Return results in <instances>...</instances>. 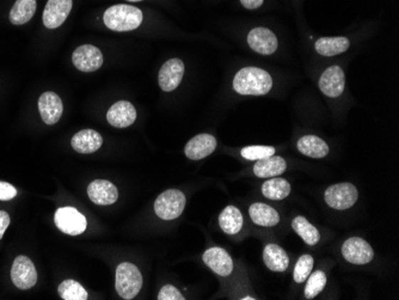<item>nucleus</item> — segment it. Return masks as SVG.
Wrapping results in <instances>:
<instances>
[{
	"label": "nucleus",
	"instance_id": "f257e3e1",
	"mask_svg": "<svg viewBox=\"0 0 399 300\" xmlns=\"http://www.w3.org/2000/svg\"><path fill=\"white\" fill-rule=\"evenodd\" d=\"M272 78L258 68H244L235 75L233 89L244 96H263L272 90Z\"/></svg>",
	"mask_w": 399,
	"mask_h": 300
},
{
	"label": "nucleus",
	"instance_id": "f03ea898",
	"mask_svg": "<svg viewBox=\"0 0 399 300\" xmlns=\"http://www.w3.org/2000/svg\"><path fill=\"white\" fill-rule=\"evenodd\" d=\"M142 12L133 5H112L105 12L103 21L108 29L114 31H131L142 26Z\"/></svg>",
	"mask_w": 399,
	"mask_h": 300
},
{
	"label": "nucleus",
	"instance_id": "7ed1b4c3",
	"mask_svg": "<svg viewBox=\"0 0 399 300\" xmlns=\"http://www.w3.org/2000/svg\"><path fill=\"white\" fill-rule=\"evenodd\" d=\"M142 287V275L138 267L131 262L119 264L116 269V292L122 299H134Z\"/></svg>",
	"mask_w": 399,
	"mask_h": 300
},
{
	"label": "nucleus",
	"instance_id": "20e7f679",
	"mask_svg": "<svg viewBox=\"0 0 399 300\" xmlns=\"http://www.w3.org/2000/svg\"><path fill=\"white\" fill-rule=\"evenodd\" d=\"M186 203V196L181 191L169 189L158 196L154 203V212L163 220H174L183 213Z\"/></svg>",
	"mask_w": 399,
	"mask_h": 300
},
{
	"label": "nucleus",
	"instance_id": "39448f33",
	"mask_svg": "<svg viewBox=\"0 0 399 300\" xmlns=\"http://www.w3.org/2000/svg\"><path fill=\"white\" fill-rule=\"evenodd\" d=\"M325 203L334 210H346L354 206L358 199V192L354 184L349 182L334 184L325 191Z\"/></svg>",
	"mask_w": 399,
	"mask_h": 300
},
{
	"label": "nucleus",
	"instance_id": "423d86ee",
	"mask_svg": "<svg viewBox=\"0 0 399 300\" xmlns=\"http://www.w3.org/2000/svg\"><path fill=\"white\" fill-rule=\"evenodd\" d=\"M55 225L70 236L82 235L87 227L86 218L73 207H61L55 212Z\"/></svg>",
	"mask_w": 399,
	"mask_h": 300
},
{
	"label": "nucleus",
	"instance_id": "0eeeda50",
	"mask_svg": "<svg viewBox=\"0 0 399 300\" xmlns=\"http://www.w3.org/2000/svg\"><path fill=\"white\" fill-rule=\"evenodd\" d=\"M342 255L348 262L356 266H363L373 259L374 252L365 240L360 237H351L342 245Z\"/></svg>",
	"mask_w": 399,
	"mask_h": 300
},
{
	"label": "nucleus",
	"instance_id": "6e6552de",
	"mask_svg": "<svg viewBox=\"0 0 399 300\" xmlns=\"http://www.w3.org/2000/svg\"><path fill=\"white\" fill-rule=\"evenodd\" d=\"M12 282L19 289H29L38 282V272L33 261L26 256L16 257L11 269Z\"/></svg>",
	"mask_w": 399,
	"mask_h": 300
},
{
	"label": "nucleus",
	"instance_id": "1a4fd4ad",
	"mask_svg": "<svg viewBox=\"0 0 399 300\" xmlns=\"http://www.w3.org/2000/svg\"><path fill=\"white\" fill-rule=\"evenodd\" d=\"M72 61L79 71L95 72L103 65V54L92 45H83L75 49L72 55Z\"/></svg>",
	"mask_w": 399,
	"mask_h": 300
},
{
	"label": "nucleus",
	"instance_id": "9d476101",
	"mask_svg": "<svg viewBox=\"0 0 399 300\" xmlns=\"http://www.w3.org/2000/svg\"><path fill=\"white\" fill-rule=\"evenodd\" d=\"M183 75H184V64L181 59L174 58L166 61L161 66L158 82L161 90L165 92H171L179 87V84L182 83Z\"/></svg>",
	"mask_w": 399,
	"mask_h": 300
},
{
	"label": "nucleus",
	"instance_id": "9b49d317",
	"mask_svg": "<svg viewBox=\"0 0 399 300\" xmlns=\"http://www.w3.org/2000/svg\"><path fill=\"white\" fill-rule=\"evenodd\" d=\"M72 0H48L43 11V24L48 29H56L64 24L71 14Z\"/></svg>",
	"mask_w": 399,
	"mask_h": 300
},
{
	"label": "nucleus",
	"instance_id": "f8f14e48",
	"mask_svg": "<svg viewBox=\"0 0 399 300\" xmlns=\"http://www.w3.org/2000/svg\"><path fill=\"white\" fill-rule=\"evenodd\" d=\"M346 87V77L340 66H331L326 68L319 79V89L328 97H339L344 94Z\"/></svg>",
	"mask_w": 399,
	"mask_h": 300
},
{
	"label": "nucleus",
	"instance_id": "ddd939ff",
	"mask_svg": "<svg viewBox=\"0 0 399 300\" xmlns=\"http://www.w3.org/2000/svg\"><path fill=\"white\" fill-rule=\"evenodd\" d=\"M38 110L43 122L48 126H52L58 124V121L63 117L64 105L61 98L55 92L47 91L38 98Z\"/></svg>",
	"mask_w": 399,
	"mask_h": 300
},
{
	"label": "nucleus",
	"instance_id": "4468645a",
	"mask_svg": "<svg viewBox=\"0 0 399 300\" xmlns=\"http://www.w3.org/2000/svg\"><path fill=\"white\" fill-rule=\"evenodd\" d=\"M248 43L250 48L262 55H272L279 47L275 34L267 28H255L248 35Z\"/></svg>",
	"mask_w": 399,
	"mask_h": 300
},
{
	"label": "nucleus",
	"instance_id": "2eb2a0df",
	"mask_svg": "<svg viewBox=\"0 0 399 300\" xmlns=\"http://www.w3.org/2000/svg\"><path fill=\"white\" fill-rule=\"evenodd\" d=\"M206 266L220 277H228L233 272V259L226 250L223 248L208 249L202 256Z\"/></svg>",
	"mask_w": 399,
	"mask_h": 300
},
{
	"label": "nucleus",
	"instance_id": "dca6fc26",
	"mask_svg": "<svg viewBox=\"0 0 399 300\" xmlns=\"http://www.w3.org/2000/svg\"><path fill=\"white\" fill-rule=\"evenodd\" d=\"M107 120L112 127H129L137 120V109L131 102H116L109 109L108 113H107Z\"/></svg>",
	"mask_w": 399,
	"mask_h": 300
},
{
	"label": "nucleus",
	"instance_id": "f3484780",
	"mask_svg": "<svg viewBox=\"0 0 399 300\" xmlns=\"http://www.w3.org/2000/svg\"><path fill=\"white\" fill-rule=\"evenodd\" d=\"M90 200L100 206H108L119 199V191L115 184L105 180H96L87 187Z\"/></svg>",
	"mask_w": 399,
	"mask_h": 300
},
{
	"label": "nucleus",
	"instance_id": "a211bd4d",
	"mask_svg": "<svg viewBox=\"0 0 399 300\" xmlns=\"http://www.w3.org/2000/svg\"><path fill=\"white\" fill-rule=\"evenodd\" d=\"M217 149V139L211 134H198L186 145L184 154L191 161H201Z\"/></svg>",
	"mask_w": 399,
	"mask_h": 300
},
{
	"label": "nucleus",
	"instance_id": "6ab92c4d",
	"mask_svg": "<svg viewBox=\"0 0 399 300\" xmlns=\"http://www.w3.org/2000/svg\"><path fill=\"white\" fill-rule=\"evenodd\" d=\"M102 144H103L102 135L94 129H83L73 135L71 140L73 150L83 154H94L101 149Z\"/></svg>",
	"mask_w": 399,
	"mask_h": 300
},
{
	"label": "nucleus",
	"instance_id": "aec40b11",
	"mask_svg": "<svg viewBox=\"0 0 399 300\" xmlns=\"http://www.w3.org/2000/svg\"><path fill=\"white\" fill-rule=\"evenodd\" d=\"M249 215L256 225L263 227H272L280 223L279 212L267 203H252L249 208Z\"/></svg>",
	"mask_w": 399,
	"mask_h": 300
},
{
	"label": "nucleus",
	"instance_id": "412c9836",
	"mask_svg": "<svg viewBox=\"0 0 399 300\" xmlns=\"http://www.w3.org/2000/svg\"><path fill=\"white\" fill-rule=\"evenodd\" d=\"M263 261L268 269L272 272L282 273L289 266V257L287 252L277 244H267L263 252Z\"/></svg>",
	"mask_w": 399,
	"mask_h": 300
},
{
	"label": "nucleus",
	"instance_id": "4be33fe9",
	"mask_svg": "<svg viewBox=\"0 0 399 300\" xmlns=\"http://www.w3.org/2000/svg\"><path fill=\"white\" fill-rule=\"evenodd\" d=\"M286 169H287V163L284 158L270 156L257 161L254 166V173L260 178H272V177L280 176Z\"/></svg>",
	"mask_w": 399,
	"mask_h": 300
},
{
	"label": "nucleus",
	"instance_id": "5701e85b",
	"mask_svg": "<svg viewBox=\"0 0 399 300\" xmlns=\"http://www.w3.org/2000/svg\"><path fill=\"white\" fill-rule=\"evenodd\" d=\"M297 147L300 154L314 159L326 157L329 154L328 144L316 135H304L298 140Z\"/></svg>",
	"mask_w": 399,
	"mask_h": 300
},
{
	"label": "nucleus",
	"instance_id": "b1692460",
	"mask_svg": "<svg viewBox=\"0 0 399 300\" xmlns=\"http://www.w3.org/2000/svg\"><path fill=\"white\" fill-rule=\"evenodd\" d=\"M349 45L347 38H321L314 43V49L323 57H335L346 52Z\"/></svg>",
	"mask_w": 399,
	"mask_h": 300
},
{
	"label": "nucleus",
	"instance_id": "393cba45",
	"mask_svg": "<svg viewBox=\"0 0 399 300\" xmlns=\"http://www.w3.org/2000/svg\"><path fill=\"white\" fill-rule=\"evenodd\" d=\"M262 194L272 201H281L291 194V184L281 177H272L262 186Z\"/></svg>",
	"mask_w": 399,
	"mask_h": 300
},
{
	"label": "nucleus",
	"instance_id": "a878e982",
	"mask_svg": "<svg viewBox=\"0 0 399 300\" xmlns=\"http://www.w3.org/2000/svg\"><path fill=\"white\" fill-rule=\"evenodd\" d=\"M244 219L240 210L235 206H228L219 215V225L228 235H237L242 230Z\"/></svg>",
	"mask_w": 399,
	"mask_h": 300
},
{
	"label": "nucleus",
	"instance_id": "bb28decb",
	"mask_svg": "<svg viewBox=\"0 0 399 300\" xmlns=\"http://www.w3.org/2000/svg\"><path fill=\"white\" fill-rule=\"evenodd\" d=\"M36 8V0H16L10 11V22L15 26L26 24L34 17Z\"/></svg>",
	"mask_w": 399,
	"mask_h": 300
},
{
	"label": "nucleus",
	"instance_id": "cd10ccee",
	"mask_svg": "<svg viewBox=\"0 0 399 300\" xmlns=\"http://www.w3.org/2000/svg\"><path fill=\"white\" fill-rule=\"evenodd\" d=\"M292 227L297 235L302 237V240L307 245L314 247L321 240V233L318 231L317 227L312 225L305 217L299 215V217L294 218L292 222Z\"/></svg>",
	"mask_w": 399,
	"mask_h": 300
},
{
	"label": "nucleus",
	"instance_id": "c85d7f7f",
	"mask_svg": "<svg viewBox=\"0 0 399 300\" xmlns=\"http://www.w3.org/2000/svg\"><path fill=\"white\" fill-rule=\"evenodd\" d=\"M58 292L64 300H86L89 296L86 289L72 279L61 282L58 287Z\"/></svg>",
	"mask_w": 399,
	"mask_h": 300
},
{
	"label": "nucleus",
	"instance_id": "c756f323",
	"mask_svg": "<svg viewBox=\"0 0 399 300\" xmlns=\"http://www.w3.org/2000/svg\"><path fill=\"white\" fill-rule=\"evenodd\" d=\"M326 285V275L321 270H316L314 273L309 275L307 282H306L305 294L306 299H314L319 293L325 289Z\"/></svg>",
	"mask_w": 399,
	"mask_h": 300
},
{
	"label": "nucleus",
	"instance_id": "7c9ffc66",
	"mask_svg": "<svg viewBox=\"0 0 399 300\" xmlns=\"http://www.w3.org/2000/svg\"><path fill=\"white\" fill-rule=\"evenodd\" d=\"M314 269V257L311 255L300 256L298 262L295 263L293 278L297 284H302L309 278V275L312 273Z\"/></svg>",
	"mask_w": 399,
	"mask_h": 300
},
{
	"label": "nucleus",
	"instance_id": "2f4dec72",
	"mask_svg": "<svg viewBox=\"0 0 399 300\" xmlns=\"http://www.w3.org/2000/svg\"><path fill=\"white\" fill-rule=\"evenodd\" d=\"M275 147L272 146H247L242 149L240 154L248 161H261L265 158L270 157L275 154Z\"/></svg>",
	"mask_w": 399,
	"mask_h": 300
},
{
	"label": "nucleus",
	"instance_id": "473e14b6",
	"mask_svg": "<svg viewBox=\"0 0 399 300\" xmlns=\"http://www.w3.org/2000/svg\"><path fill=\"white\" fill-rule=\"evenodd\" d=\"M158 300H184L186 298L182 296V293L176 289L175 286L165 285L161 287L158 294Z\"/></svg>",
	"mask_w": 399,
	"mask_h": 300
},
{
	"label": "nucleus",
	"instance_id": "72a5a7b5",
	"mask_svg": "<svg viewBox=\"0 0 399 300\" xmlns=\"http://www.w3.org/2000/svg\"><path fill=\"white\" fill-rule=\"evenodd\" d=\"M17 195V191L8 182H0V201H9Z\"/></svg>",
	"mask_w": 399,
	"mask_h": 300
},
{
	"label": "nucleus",
	"instance_id": "f704fd0d",
	"mask_svg": "<svg viewBox=\"0 0 399 300\" xmlns=\"http://www.w3.org/2000/svg\"><path fill=\"white\" fill-rule=\"evenodd\" d=\"M10 223H11V219H10L8 212L0 210V240L4 236L5 231L10 226Z\"/></svg>",
	"mask_w": 399,
	"mask_h": 300
},
{
	"label": "nucleus",
	"instance_id": "c9c22d12",
	"mask_svg": "<svg viewBox=\"0 0 399 300\" xmlns=\"http://www.w3.org/2000/svg\"><path fill=\"white\" fill-rule=\"evenodd\" d=\"M263 1L265 0H240L243 6L247 8L248 10H256V9L261 8Z\"/></svg>",
	"mask_w": 399,
	"mask_h": 300
},
{
	"label": "nucleus",
	"instance_id": "e433bc0d",
	"mask_svg": "<svg viewBox=\"0 0 399 300\" xmlns=\"http://www.w3.org/2000/svg\"><path fill=\"white\" fill-rule=\"evenodd\" d=\"M243 299H244V300H248V299L254 300L255 298H252V296H245V298H243Z\"/></svg>",
	"mask_w": 399,
	"mask_h": 300
},
{
	"label": "nucleus",
	"instance_id": "4c0bfd02",
	"mask_svg": "<svg viewBox=\"0 0 399 300\" xmlns=\"http://www.w3.org/2000/svg\"><path fill=\"white\" fill-rule=\"evenodd\" d=\"M127 1H132V3H138V1H142V0H127Z\"/></svg>",
	"mask_w": 399,
	"mask_h": 300
}]
</instances>
